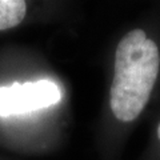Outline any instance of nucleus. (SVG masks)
Masks as SVG:
<instances>
[{"instance_id": "obj_1", "label": "nucleus", "mask_w": 160, "mask_h": 160, "mask_svg": "<svg viewBox=\"0 0 160 160\" xmlns=\"http://www.w3.org/2000/svg\"><path fill=\"white\" fill-rule=\"evenodd\" d=\"M159 68V48L143 29H132L120 40L109 92V106L118 120L129 123L140 115L151 96Z\"/></svg>"}, {"instance_id": "obj_2", "label": "nucleus", "mask_w": 160, "mask_h": 160, "mask_svg": "<svg viewBox=\"0 0 160 160\" xmlns=\"http://www.w3.org/2000/svg\"><path fill=\"white\" fill-rule=\"evenodd\" d=\"M60 100L62 91L49 79L13 83L0 87V116H16L39 111L55 106Z\"/></svg>"}, {"instance_id": "obj_3", "label": "nucleus", "mask_w": 160, "mask_h": 160, "mask_svg": "<svg viewBox=\"0 0 160 160\" xmlns=\"http://www.w3.org/2000/svg\"><path fill=\"white\" fill-rule=\"evenodd\" d=\"M27 12L23 0H0V31L19 26Z\"/></svg>"}, {"instance_id": "obj_4", "label": "nucleus", "mask_w": 160, "mask_h": 160, "mask_svg": "<svg viewBox=\"0 0 160 160\" xmlns=\"http://www.w3.org/2000/svg\"><path fill=\"white\" fill-rule=\"evenodd\" d=\"M158 138L160 140V123H159V126H158Z\"/></svg>"}]
</instances>
